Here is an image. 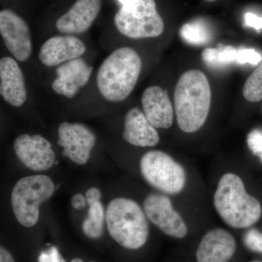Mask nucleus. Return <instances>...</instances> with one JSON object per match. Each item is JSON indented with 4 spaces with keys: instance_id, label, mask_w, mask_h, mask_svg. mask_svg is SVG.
<instances>
[{
    "instance_id": "1",
    "label": "nucleus",
    "mask_w": 262,
    "mask_h": 262,
    "mask_svg": "<svg viewBox=\"0 0 262 262\" xmlns=\"http://www.w3.org/2000/svg\"><path fill=\"white\" fill-rule=\"evenodd\" d=\"M211 91L206 75L199 70L184 72L174 92V107L179 128L192 134L204 125L211 106Z\"/></svg>"
},
{
    "instance_id": "2",
    "label": "nucleus",
    "mask_w": 262,
    "mask_h": 262,
    "mask_svg": "<svg viewBox=\"0 0 262 262\" xmlns=\"http://www.w3.org/2000/svg\"><path fill=\"white\" fill-rule=\"evenodd\" d=\"M142 61L139 53L129 47L117 48L102 62L96 83L100 94L110 102L126 99L140 76Z\"/></svg>"
},
{
    "instance_id": "3",
    "label": "nucleus",
    "mask_w": 262,
    "mask_h": 262,
    "mask_svg": "<svg viewBox=\"0 0 262 262\" xmlns=\"http://www.w3.org/2000/svg\"><path fill=\"white\" fill-rule=\"evenodd\" d=\"M213 203L222 220L232 228H248L261 218V203L248 194L242 179L233 173H225L220 179Z\"/></svg>"
},
{
    "instance_id": "4",
    "label": "nucleus",
    "mask_w": 262,
    "mask_h": 262,
    "mask_svg": "<svg viewBox=\"0 0 262 262\" xmlns=\"http://www.w3.org/2000/svg\"><path fill=\"white\" fill-rule=\"evenodd\" d=\"M144 211L136 202L127 198H115L106 211L110 235L122 247L137 250L145 245L149 229Z\"/></svg>"
},
{
    "instance_id": "5",
    "label": "nucleus",
    "mask_w": 262,
    "mask_h": 262,
    "mask_svg": "<svg viewBox=\"0 0 262 262\" xmlns=\"http://www.w3.org/2000/svg\"><path fill=\"white\" fill-rule=\"evenodd\" d=\"M114 20L118 32L131 39L159 37L165 29L155 0H127Z\"/></svg>"
},
{
    "instance_id": "6",
    "label": "nucleus",
    "mask_w": 262,
    "mask_h": 262,
    "mask_svg": "<svg viewBox=\"0 0 262 262\" xmlns=\"http://www.w3.org/2000/svg\"><path fill=\"white\" fill-rule=\"evenodd\" d=\"M56 189L47 176H29L18 181L12 191L11 206L19 223L25 227L35 225L39 218V206L51 198Z\"/></svg>"
},
{
    "instance_id": "7",
    "label": "nucleus",
    "mask_w": 262,
    "mask_h": 262,
    "mask_svg": "<svg viewBox=\"0 0 262 262\" xmlns=\"http://www.w3.org/2000/svg\"><path fill=\"white\" fill-rule=\"evenodd\" d=\"M140 168L146 182L160 192L177 194L185 187V170L180 163L163 151L153 150L143 155Z\"/></svg>"
},
{
    "instance_id": "8",
    "label": "nucleus",
    "mask_w": 262,
    "mask_h": 262,
    "mask_svg": "<svg viewBox=\"0 0 262 262\" xmlns=\"http://www.w3.org/2000/svg\"><path fill=\"white\" fill-rule=\"evenodd\" d=\"M0 34L5 46L15 60L28 61L32 53V39L28 24L10 9L0 12Z\"/></svg>"
},
{
    "instance_id": "9",
    "label": "nucleus",
    "mask_w": 262,
    "mask_h": 262,
    "mask_svg": "<svg viewBox=\"0 0 262 262\" xmlns=\"http://www.w3.org/2000/svg\"><path fill=\"white\" fill-rule=\"evenodd\" d=\"M58 136L63 156L77 165L88 163L96 143V136L91 129L78 122H63L58 126Z\"/></svg>"
},
{
    "instance_id": "10",
    "label": "nucleus",
    "mask_w": 262,
    "mask_h": 262,
    "mask_svg": "<svg viewBox=\"0 0 262 262\" xmlns=\"http://www.w3.org/2000/svg\"><path fill=\"white\" fill-rule=\"evenodd\" d=\"M144 211L150 222L166 235L178 239L187 235V226L168 196L149 194L144 202Z\"/></svg>"
},
{
    "instance_id": "11",
    "label": "nucleus",
    "mask_w": 262,
    "mask_h": 262,
    "mask_svg": "<svg viewBox=\"0 0 262 262\" xmlns=\"http://www.w3.org/2000/svg\"><path fill=\"white\" fill-rule=\"evenodd\" d=\"M13 149L19 160L34 171L47 170L56 162L51 142L41 135L20 134L15 139Z\"/></svg>"
},
{
    "instance_id": "12",
    "label": "nucleus",
    "mask_w": 262,
    "mask_h": 262,
    "mask_svg": "<svg viewBox=\"0 0 262 262\" xmlns=\"http://www.w3.org/2000/svg\"><path fill=\"white\" fill-rule=\"evenodd\" d=\"M93 71L94 67L82 58L65 62L57 67L56 77L52 83V89L60 96L75 97L81 88L89 82Z\"/></svg>"
},
{
    "instance_id": "13",
    "label": "nucleus",
    "mask_w": 262,
    "mask_h": 262,
    "mask_svg": "<svg viewBox=\"0 0 262 262\" xmlns=\"http://www.w3.org/2000/svg\"><path fill=\"white\" fill-rule=\"evenodd\" d=\"M86 46L73 35L54 36L47 39L39 52V59L46 67H55L83 56Z\"/></svg>"
},
{
    "instance_id": "14",
    "label": "nucleus",
    "mask_w": 262,
    "mask_h": 262,
    "mask_svg": "<svg viewBox=\"0 0 262 262\" xmlns=\"http://www.w3.org/2000/svg\"><path fill=\"white\" fill-rule=\"evenodd\" d=\"M0 95L8 104L20 107L27 101V86L24 74L13 58L3 57L0 60Z\"/></svg>"
},
{
    "instance_id": "15",
    "label": "nucleus",
    "mask_w": 262,
    "mask_h": 262,
    "mask_svg": "<svg viewBox=\"0 0 262 262\" xmlns=\"http://www.w3.org/2000/svg\"><path fill=\"white\" fill-rule=\"evenodd\" d=\"M235 239L228 231L215 228L202 238L196 251L198 262H229L235 253Z\"/></svg>"
},
{
    "instance_id": "16",
    "label": "nucleus",
    "mask_w": 262,
    "mask_h": 262,
    "mask_svg": "<svg viewBox=\"0 0 262 262\" xmlns=\"http://www.w3.org/2000/svg\"><path fill=\"white\" fill-rule=\"evenodd\" d=\"M101 8V0H77L67 13L56 20L61 34H79L89 30Z\"/></svg>"
},
{
    "instance_id": "17",
    "label": "nucleus",
    "mask_w": 262,
    "mask_h": 262,
    "mask_svg": "<svg viewBox=\"0 0 262 262\" xmlns=\"http://www.w3.org/2000/svg\"><path fill=\"white\" fill-rule=\"evenodd\" d=\"M143 113L155 128L168 129L173 125V110L168 93L159 86H151L141 96Z\"/></svg>"
},
{
    "instance_id": "18",
    "label": "nucleus",
    "mask_w": 262,
    "mask_h": 262,
    "mask_svg": "<svg viewBox=\"0 0 262 262\" xmlns=\"http://www.w3.org/2000/svg\"><path fill=\"white\" fill-rule=\"evenodd\" d=\"M122 136L129 144L140 147H151L160 141L156 128L150 123L143 111L136 107L130 108L125 115Z\"/></svg>"
},
{
    "instance_id": "19",
    "label": "nucleus",
    "mask_w": 262,
    "mask_h": 262,
    "mask_svg": "<svg viewBox=\"0 0 262 262\" xmlns=\"http://www.w3.org/2000/svg\"><path fill=\"white\" fill-rule=\"evenodd\" d=\"M104 215L102 204L100 202L90 206L89 217L82 224L84 234L89 238L98 239L102 236Z\"/></svg>"
},
{
    "instance_id": "20",
    "label": "nucleus",
    "mask_w": 262,
    "mask_h": 262,
    "mask_svg": "<svg viewBox=\"0 0 262 262\" xmlns=\"http://www.w3.org/2000/svg\"><path fill=\"white\" fill-rule=\"evenodd\" d=\"M237 51L232 46H220L217 48H207L202 57L207 64L221 67L236 63Z\"/></svg>"
},
{
    "instance_id": "21",
    "label": "nucleus",
    "mask_w": 262,
    "mask_h": 262,
    "mask_svg": "<svg viewBox=\"0 0 262 262\" xmlns=\"http://www.w3.org/2000/svg\"><path fill=\"white\" fill-rule=\"evenodd\" d=\"M180 35L185 42L200 46L208 42L211 34L202 20H194L183 26L180 29Z\"/></svg>"
},
{
    "instance_id": "22",
    "label": "nucleus",
    "mask_w": 262,
    "mask_h": 262,
    "mask_svg": "<svg viewBox=\"0 0 262 262\" xmlns=\"http://www.w3.org/2000/svg\"><path fill=\"white\" fill-rule=\"evenodd\" d=\"M243 95L249 102L256 103L262 100V63L248 77L245 82Z\"/></svg>"
},
{
    "instance_id": "23",
    "label": "nucleus",
    "mask_w": 262,
    "mask_h": 262,
    "mask_svg": "<svg viewBox=\"0 0 262 262\" xmlns=\"http://www.w3.org/2000/svg\"><path fill=\"white\" fill-rule=\"evenodd\" d=\"M245 246L253 252L262 253V232L256 229H250L244 236Z\"/></svg>"
},
{
    "instance_id": "24",
    "label": "nucleus",
    "mask_w": 262,
    "mask_h": 262,
    "mask_svg": "<svg viewBox=\"0 0 262 262\" xmlns=\"http://www.w3.org/2000/svg\"><path fill=\"white\" fill-rule=\"evenodd\" d=\"M262 56L259 53L253 49H241L237 51V61L239 64L249 63L256 65L261 61Z\"/></svg>"
},
{
    "instance_id": "25",
    "label": "nucleus",
    "mask_w": 262,
    "mask_h": 262,
    "mask_svg": "<svg viewBox=\"0 0 262 262\" xmlns=\"http://www.w3.org/2000/svg\"><path fill=\"white\" fill-rule=\"evenodd\" d=\"M247 143L251 152L262 161V131L256 129L251 131L248 135Z\"/></svg>"
},
{
    "instance_id": "26",
    "label": "nucleus",
    "mask_w": 262,
    "mask_h": 262,
    "mask_svg": "<svg viewBox=\"0 0 262 262\" xmlns=\"http://www.w3.org/2000/svg\"><path fill=\"white\" fill-rule=\"evenodd\" d=\"M38 262H65L58 248L52 246L46 251H42L38 258Z\"/></svg>"
},
{
    "instance_id": "27",
    "label": "nucleus",
    "mask_w": 262,
    "mask_h": 262,
    "mask_svg": "<svg viewBox=\"0 0 262 262\" xmlns=\"http://www.w3.org/2000/svg\"><path fill=\"white\" fill-rule=\"evenodd\" d=\"M245 24L246 26L256 29H262V17H258L252 13L245 15Z\"/></svg>"
},
{
    "instance_id": "28",
    "label": "nucleus",
    "mask_w": 262,
    "mask_h": 262,
    "mask_svg": "<svg viewBox=\"0 0 262 262\" xmlns=\"http://www.w3.org/2000/svg\"><path fill=\"white\" fill-rule=\"evenodd\" d=\"M101 196V193L99 189L96 187H91L86 192L85 198L88 203L91 206L94 203L99 202Z\"/></svg>"
},
{
    "instance_id": "29",
    "label": "nucleus",
    "mask_w": 262,
    "mask_h": 262,
    "mask_svg": "<svg viewBox=\"0 0 262 262\" xmlns=\"http://www.w3.org/2000/svg\"><path fill=\"white\" fill-rule=\"evenodd\" d=\"M86 198L82 194H76L72 196L71 204L76 210H82L86 206Z\"/></svg>"
},
{
    "instance_id": "30",
    "label": "nucleus",
    "mask_w": 262,
    "mask_h": 262,
    "mask_svg": "<svg viewBox=\"0 0 262 262\" xmlns=\"http://www.w3.org/2000/svg\"><path fill=\"white\" fill-rule=\"evenodd\" d=\"M0 262H15L11 253L3 246L0 248Z\"/></svg>"
},
{
    "instance_id": "31",
    "label": "nucleus",
    "mask_w": 262,
    "mask_h": 262,
    "mask_svg": "<svg viewBox=\"0 0 262 262\" xmlns=\"http://www.w3.org/2000/svg\"><path fill=\"white\" fill-rule=\"evenodd\" d=\"M71 262H84L83 260L80 258H75L71 261Z\"/></svg>"
},
{
    "instance_id": "32",
    "label": "nucleus",
    "mask_w": 262,
    "mask_h": 262,
    "mask_svg": "<svg viewBox=\"0 0 262 262\" xmlns=\"http://www.w3.org/2000/svg\"><path fill=\"white\" fill-rule=\"evenodd\" d=\"M120 3H122V4H124V3H125V2H127V0H120Z\"/></svg>"
},
{
    "instance_id": "33",
    "label": "nucleus",
    "mask_w": 262,
    "mask_h": 262,
    "mask_svg": "<svg viewBox=\"0 0 262 262\" xmlns=\"http://www.w3.org/2000/svg\"><path fill=\"white\" fill-rule=\"evenodd\" d=\"M206 1H208V2H213V1H215V0H206Z\"/></svg>"
},
{
    "instance_id": "34",
    "label": "nucleus",
    "mask_w": 262,
    "mask_h": 262,
    "mask_svg": "<svg viewBox=\"0 0 262 262\" xmlns=\"http://www.w3.org/2000/svg\"><path fill=\"white\" fill-rule=\"evenodd\" d=\"M251 262H262L261 261H251Z\"/></svg>"
},
{
    "instance_id": "35",
    "label": "nucleus",
    "mask_w": 262,
    "mask_h": 262,
    "mask_svg": "<svg viewBox=\"0 0 262 262\" xmlns=\"http://www.w3.org/2000/svg\"><path fill=\"white\" fill-rule=\"evenodd\" d=\"M90 262H95V261H90Z\"/></svg>"
}]
</instances>
